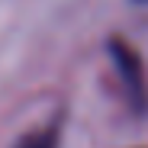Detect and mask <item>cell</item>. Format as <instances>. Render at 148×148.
Listing matches in <instances>:
<instances>
[{
    "label": "cell",
    "mask_w": 148,
    "mask_h": 148,
    "mask_svg": "<svg viewBox=\"0 0 148 148\" xmlns=\"http://www.w3.org/2000/svg\"><path fill=\"white\" fill-rule=\"evenodd\" d=\"M110 55H113V64L119 71V81H122L129 106L138 116L148 113V77H145V64H142L138 52L129 48L122 39H110Z\"/></svg>",
    "instance_id": "cell-1"
},
{
    "label": "cell",
    "mask_w": 148,
    "mask_h": 148,
    "mask_svg": "<svg viewBox=\"0 0 148 148\" xmlns=\"http://www.w3.org/2000/svg\"><path fill=\"white\" fill-rule=\"evenodd\" d=\"M16 148H58V129L48 126V129H36L29 135H23L16 142Z\"/></svg>",
    "instance_id": "cell-2"
}]
</instances>
